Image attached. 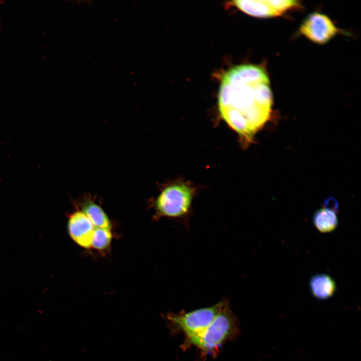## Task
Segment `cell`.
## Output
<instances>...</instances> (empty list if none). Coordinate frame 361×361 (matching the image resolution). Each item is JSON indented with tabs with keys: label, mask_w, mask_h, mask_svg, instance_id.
I'll return each mask as SVG.
<instances>
[{
	"label": "cell",
	"mask_w": 361,
	"mask_h": 361,
	"mask_svg": "<svg viewBox=\"0 0 361 361\" xmlns=\"http://www.w3.org/2000/svg\"><path fill=\"white\" fill-rule=\"evenodd\" d=\"M261 82L269 83L265 69L253 64L235 66L222 76L218 105L220 116L247 146L269 120L271 106L264 103L257 91Z\"/></svg>",
	"instance_id": "6da1fadb"
},
{
	"label": "cell",
	"mask_w": 361,
	"mask_h": 361,
	"mask_svg": "<svg viewBox=\"0 0 361 361\" xmlns=\"http://www.w3.org/2000/svg\"><path fill=\"white\" fill-rule=\"evenodd\" d=\"M197 193L196 186L188 180L178 179L168 182L153 201L154 218H166L188 228Z\"/></svg>",
	"instance_id": "7a4b0ae2"
},
{
	"label": "cell",
	"mask_w": 361,
	"mask_h": 361,
	"mask_svg": "<svg viewBox=\"0 0 361 361\" xmlns=\"http://www.w3.org/2000/svg\"><path fill=\"white\" fill-rule=\"evenodd\" d=\"M237 330L236 318L227 301L213 322L201 333L189 339L204 350L209 351L234 336Z\"/></svg>",
	"instance_id": "3957f363"
},
{
	"label": "cell",
	"mask_w": 361,
	"mask_h": 361,
	"mask_svg": "<svg viewBox=\"0 0 361 361\" xmlns=\"http://www.w3.org/2000/svg\"><path fill=\"white\" fill-rule=\"evenodd\" d=\"M228 300L223 299L209 307L172 315L170 320L190 338L203 331L215 319Z\"/></svg>",
	"instance_id": "277c9868"
},
{
	"label": "cell",
	"mask_w": 361,
	"mask_h": 361,
	"mask_svg": "<svg viewBox=\"0 0 361 361\" xmlns=\"http://www.w3.org/2000/svg\"><path fill=\"white\" fill-rule=\"evenodd\" d=\"M299 32L312 42L322 45L335 36L338 29L327 16L315 12L305 18L300 26Z\"/></svg>",
	"instance_id": "5b68a950"
},
{
	"label": "cell",
	"mask_w": 361,
	"mask_h": 361,
	"mask_svg": "<svg viewBox=\"0 0 361 361\" xmlns=\"http://www.w3.org/2000/svg\"><path fill=\"white\" fill-rule=\"evenodd\" d=\"M94 229L92 222L81 211L74 212L69 217V234L76 244L83 248L91 247Z\"/></svg>",
	"instance_id": "8992f818"
},
{
	"label": "cell",
	"mask_w": 361,
	"mask_h": 361,
	"mask_svg": "<svg viewBox=\"0 0 361 361\" xmlns=\"http://www.w3.org/2000/svg\"><path fill=\"white\" fill-rule=\"evenodd\" d=\"M309 287L313 296L324 300L332 297L336 290V283L333 279L326 274H317L310 279Z\"/></svg>",
	"instance_id": "52a82bcc"
},
{
	"label": "cell",
	"mask_w": 361,
	"mask_h": 361,
	"mask_svg": "<svg viewBox=\"0 0 361 361\" xmlns=\"http://www.w3.org/2000/svg\"><path fill=\"white\" fill-rule=\"evenodd\" d=\"M231 3V5L251 16L261 18L278 16L265 0H240Z\"/></svg>",
	"instance_id": "ba28073f"
},
{
	"label": "cell",
	"mask_w": 361,
	"mask_h": 361,
	"mask_svg": "<svg viewBox=\"0 0 361 361\" xmlns=\"http://www.w3.org/2000/svg\"><path fill=\"white\" fill-rule=\"evenodd\" d=\"M81 211L88 218L96 228H111L109 219L103 210L92 201L83 203Z\"/></svg>",
	"instance_id": "9c48e42d"
},
{
	"label": "cell",
	"mask_w": 361,
	"mask_h": 361,
	"mask_svg": "<svg viewBox=\"0 0 361 361\" xmlns=\"http://www.w3.org/2000/svg\"><path fill=\"white\" fill-rule=\"evenodd\" d=\"M335 214L324 208L318 209L313 215L314 226L321 233L332 232L338 225V219Z\"/></svg>",
	"instance_id": "30bf717a"
},
{
	"label": "cell",
	"mask_w": 361,
	"mask_h": 361,
	"mask_svg": "<svg viewBox=\"0 0 361 361\" xmlns=\"http://www.w3.org/2000/svg\"><path fill=\"white\" fill-rule=\"evenodd\" d=\"M112 238L110 229L95 227L91 247L98 250H104L108 247Z\"/></svg>",
	"instance_id": "8fae6325"
},
{
	"label": "cell",
	"mask_w": 361,
	"mask_h": 361,
	"mask_svg": "<svg viewBox=\"0 0 361 361\" xmlns=\"http://www.w3.org/2000/svg\"><path fill=\"white\" fill-rule=\"evenodd\" d=\"M265 2L278 16L288 10L301 7L299 2L295 0H265Z\"/></svg>",
	"instance_id": "7c38bea8"
},
{
	"label": "cell",
	"mask_w": 361,
	"mask_h": 361,
	"mask_svg": "<svg viewBox=\"0 0 361 361\" xmlns=\"http://www.w3.org/2000/svg\"><path fill=\"white\" fill-rule=\"evenodd\" d=\"M324 208L336 213L338 209V204L337 201L332 197H328L323 202Z\"/></svg>",
	"instance_id": "4fadbf2b"
}]
</instances>
